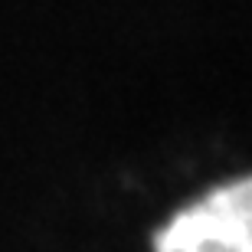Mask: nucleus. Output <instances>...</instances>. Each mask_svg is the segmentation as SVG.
Here are the masks:
<instances>
[{
  "mask_svg": "<svg viewBox=\"0 0 252 252\" xmlns=\"http://www.w3.org/2000/svg\"><path fill=\"white\" fill-rule=\"evenodd\" d=\"M160 252H252V177L210 190L158 236Z\"/></svg>",
  "mask_w": 252,
  "mask_h": 252,
  "instance_id": "obj_1",
  "label": "nucleus"
}]
</instances>
